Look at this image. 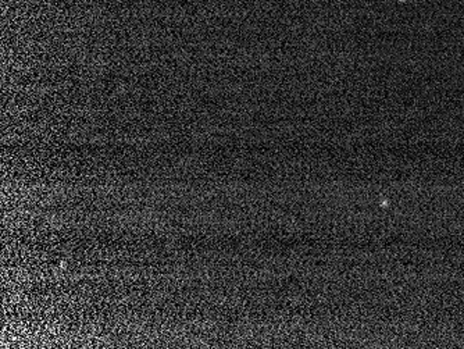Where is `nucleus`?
Masks as SVG:
<instances>
[{
  "label": "nucleus",
  "instance_id": "1",
  "mask_svg": "<svg viewBox=\"0 0 464 349\" xmlns=\"http://www.w3.org/2000/svg\"><path fill=\"white\" fill-rule=\"evenodd\" d=\"M58 266H60V268H63V270H64L65 267H67V262H60V264H58Z\"/></svg>",
  "mask_w": 464,
  "mask_h": 349
}]
</instances>
